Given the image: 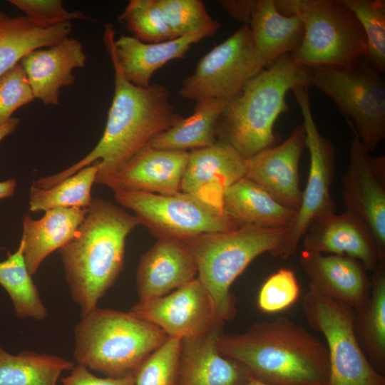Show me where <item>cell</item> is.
Returning a JSON list of instances; mask_svg holds the SVG:
<instances>
[{
    "label": "cell",
    "mask_w": 385,
    "mask_h": 385,
    "mask_svg": "<svg viewBox=\"0 0 385 385\" xmlns=\"http://www.w3.org/2000/svg\"><path fill=\"white\" fill-rule=\"evenodd\" d=\"M137 218L109 200L96 197L76 235L59 253L73 300L84 315L114 284L123 268L125 241Z\"/></svg>",
    "instance_id": "cell-3"
},
{
    "label": "cell",
    "mask_w": 385,
    "mask_h": 385,
    "mask_svg": "<svg viewBox=\"0 0 385 385\" xmlns=\"http://www.w3.org/2000/svg\"><path fill=\"white\" fill-rule=\"evenodd\" d=\"M98 170L99 163L96 162L51 188L44 189L32 185L29 195L30 210L45 212L56 208H88L93 200L91 188Z\"/></svg>",
    "instance_id": "cell-32"
},
{
    "label": "cell",
    "mask_w": 385,
    "mask_h": 385,
    "mask_svg": "<svg viewBox=\"0 0 385 385\" xmlns=\"http://www.w3.org/2000/svg\"><path fill=\"white\" fill-rule=\"evenodd\" d=\"M292 91L302 115L310 164L300 205L285 232L284 259L295 253L303 236L316 220L334 213L335 209L330 191L335 168L334 146L321 134L315 123L307 88L297 86Z\"/></svg>",
    "instance_id": "cell-12"
},
{
    "label": "cell",
    "mask_w": 385,
    "mask_h": 385,
    "mask_svg": "<svg viewBox=\"0 0 385 385\" xmlns=\"http://www.w3.org/2000/svg\"><path fill=\"white\" fill-rule=\"evenodd\" d=\"M278 11L297 15L304 26L299 48L290 54L302 66H345L366 57L359 21L341 0H277Z\"/></svg>",
    "instance_id": "cell-7"
},
{
    "label": "cell",
    "mask_w": 385,
    "mask_h": 385,
    "mask_svg": "<svg viewBox=\"0 0 385 385\" xmlns=\"http://www.w3.org/2000/svg\"><path fill=\"white\" fill-rule=\"evenodd\" d=\"M20 120L17 118H11L0 127V142L8 135L14 132L18 127Z\"/></svg>",
    "instance_id": "cell-43"
},
{
    "label": "cell",
    "mask_w": 385,
    "mask_h": 385,
    "mask_svg": "<svg viewBox=\"0 0 385 385\" xmlns=\"http://www.w3.org/2000/svg\"><path fill=\"white\" fill-rule=\"evenodd\" d=\"M82 43L67 37L56 44L34 50L21 61L35 98L45 105H58L60 91L74 84L73 71L84 67Z\"/></svg>",
    "instance_id": "cell-23"
},
{
    "label": "cell",
    "mask_w": 385,
    "mask_h": 385,
    "mask_svg": "<svg viewBox=\"0 0 385 385\" xmlns=\"http://www.w3.org/2000/svg\"><path fill=\"white\" fill-rule=\"evenodd\" d=\"M106 49L114 69V95L103 135L80 160L58 173L38 178L33 182L34 186L51 188L98 160L96 183H101L183 118L170 103L165 87L132 83L124 76L113 53Z\"/></svg>",
    "instance_id": "cell-1"
},
{
    "label": "cell",
    "mask_w": 385,
    "mask_h": 385,
    "mask_svg": "<svg viewBox=\"0 0 385 385\" xmlns=\"http://www.w3.org/2000/svg\"><path fill=\"white\" fill-rule=\"evenodd\" d=\"M71 22L43 26L26 16L0 23V76L31 51L52 46L69 36Z\"/></svg>",
    "instance_id": "cell-27"
},
{
    "label": "cell",
    "mask_w": 385,
    "mask_h": 385,
    "mask_svg": "<svg viewBox=\"0 0 385 385\" xmlns=\"http://www.w3.org/2000/svg\"><path fill=\"white\" fill-rule=\"evenodd\" d=\"M287 228L243 225L236 230L187 238L197 266V279L212 299L217 317L225 322L237 314L230 287L248 265L269 252L284 259Z\"/></svg>",
    "instance_id": "cell-6"
},
{
    "label": "cell",
    "mask_w": 385,
    "mask_h": 385,
    "mask_svg": "<svg viewBox=\"0 0 385 385\" xmlns=\"http://www.w3.org/2000/svg\"><path fill=\"white\" fill-rule=\"evenodd\" d=\"M266 68L254 46L249 25L244 24L198 61L185 78L180 96L196 102L231 101Z\"/></svg>",
    "instance_id": "cell-11"
},
{
    "label": "cell",
    "mask_w": 385,
    "mask_h": 385,
    "mask_svg": "<svg viewBox=\"0 0 385 385\" xmlns=\"http://www.w3.org/2000/svg\"><path fill=\"white\" fill-rule=\"evenodd\" d=\"M217 347L269 385H325L328 380L326 344L287 317L257 322L242 333L223 332Z\"/></svg>",
    "instance_id": "cell-2"
},
{
    "label": "cell",
    "mask_w": 385,
    "mask_h": 385,
    "mask_svg": "<svg viewBox=\"0 0 385 385\" xmlns=\"http://www.w3.org/2000/svg\"><path fill=\"white\" fill-rule=\"evenodd\" d=\"M174 38L188 34L210 21L201 0H157Z\"/></svg>",
    "instance_id": "cell-37"
},
{
    "label": "cell",
    "mask_w": 385,
    "mask_h": 385,
    "mask_svg": "<svg viewBox=\"0 0 385 385\" xmlns=\"http://www.w3.org/2000/svg\"><path fill=\"white\" fill-rule=\"evenodd\" d=\"M230 101L209 99L195 103L194 113L155 136L149 145L162 150L187 151L217 141L220 117Z\"/></svg>",
    "instance_id": "cell-28"
},
{
    "label": "cell",
    "mask_w": 385,
    "mask_h": 385,
    "mask_svg": "<svg viewBox=\"0 0 385 385\" xmlns=\"http://www.w3.org/2000/svg\"><path fill=\"white\" fill-rule=\"evenodd\" d=\"M135 374L133 372L118 378L98 377L86 366L77 364L61 381L62 385H135Z\"/></svg>",
    "instance_id": "cell-40"
},
{
    "label": "cell",
    "mask_w": 385,
    "mask_h": 385,
    "mask_svg": "<svg viewBox=\"0 0 385 385\" xmlns=\"http://www.w3.org/2000/svg\"><path fill=\"white\" fill-rule=\"evenodd\" d=\"M7 17L8 16L4 12L0 11V23Z\"/></svg>",
    "instance_id": "cell-45"
},
{
    "label": "cell",
    "mask_w": 385,
    "mask_h": 385,
    "mask_svg": "<svg viewBox=\"0 0 385 385\" xmlns=\"http://www.w3.org/2000/svg\"><path fill=\"white\" fill-rule=\"evenodd\" d=\"M257 0H222L220 4L234 19L249 25Z\"/></svg>",
    "instance_id": "cell-41"
},
{
    "label": "cell",
    "mask_w": 385,
    "mask_h": 385,
    "mask_svg": "<svg viewBox=\"0 0 385 385\" xmlns=\"http://www.w3.org/2000/svg\"><path fill=\"white\" fill-rule=\"evenodd\" d=\"M168 335L158 327L130 312L98 307L82 315L74 328V357L83 365L107 377L136 372Z\"/></svg>",
    "instance_id": "cell-5"
},
{
    "label": "cell",
    "mask_w": 385,
    "mask_h": 385,
    "mask_svg": "<svg viewBox=\"0 0 385 385\" xmlns=\"http://www.w3.org/2000/svg\"><path fill=\"white\" fill-rule=\"evenodd\" d=\"M255 49L266 68L301 46L304 26L297 15H284L274 0H257L249 24Z\"/></svg>",
    "instance_id": "cell-25"
},
{
    "label": "cell",
    "mask_w": 385,
    "mask_h": 385,
    "mask_svg": "<svg viewBox=\"0 0 385 385\" xmlns=\"http://www.w3.org/2000/svg\"><path fill=\"white\" fill-rule=\"evenodd\" d=\"M16 182L14 179H9L0 182V199L11 197L16 190Z\"/></svg>",
    "instance_id": "cell-42"
},
{
    "label": "cell",
    "mask_w": 385,
    "mask_h": 385,
    "mask_svg": "<svg viewBox=\"0 0 385 385\" xmlns=\"http://www.w3.org/2000/svg\"><path fill=\"white\" fill-rule=\"evenodd\" d=\"M74 366L48 354L25 351L13 355L0 345V385H57L61 373Z\"/></svg>",
    "instance_id": "cell-30"
},
{
    "label": "cell",
    "mask_w": 385,
    "mask_h": 385,
    "mask_svg": "<svg viewBox=\"0 0 385 385\" xmlns=\"http://www.w3.org/2000/svg\"><path fill=\"white\" fill-rule=\"evenodd\" d=\"M87 212L88 208H56L45 211L44 215L38 220L29 215L24 217L20 242L25 263L31 275L48 256L72 240Z\"/></svg>",
    "instance_id": "cell-24"
},
{
    "label": "cell",
    "mask_w": 385,
    "mask_h": 385,
    "mask_svg": "<svg viewBox=\"0 0 385 385\" xmlns=\"http://www.w3.org/2000/svg\"><path fill=\"white\" fill-rule=\"evenodd\" d=\"M354 15L364 33L367 61L381 74L385 71V1L341 0Z\"/></svg>",
    "instance_id": "cell-33"
},
{
    "label": "cell",
    "mask_w": 385,
    "mask_h": 385,
    "mask_svg": "<svg viewBox=\"0 0 385 385\" xmlns=\"http://www.w3.org/2000/svg\"><path fill=\"white\" fill-rule=\"evenodd\" d=\"M309 86L310 68L297 63L290 54L282 56L230 101L219 119L217 140L229 144L245 159L274 145V123L289 111L287 93Z\"/></svg>",
    "instance_id": "cell-4"
},
{
    "label": "cell",
    "mask_w": 385,
    "mask_h": 385,
    "mask_svg": "<svg viewBox=\"0 0 385 385\" xmlns=\"http://www.w3.org/2000/svg\"><path fill=\"white\" fill-rule=\"evenodd\" d=\"M223 326L220 323L205 334L182 339L178 385H243L252 378L245 366L218 351Z\"/></svg>",
    "instance_id": "cell-22"
},
{
    "label": "cell",
    "mask_w": 385,
    "mask_h": 385,
    "mask_svg": "<svg viewBox=\"0 0 385 385\" xmlns=\"http://www.w3.org/2000/svg\"><path fill=\"white\" fill-rule=\"evenodd\" d=\"M304 250L346 256L373 271L385 260L364 220L351 211L332 213L316 220L303 236Z\"/></svg>",
    "instance_id": "cell-17"
},
{
    "label": "cell",
    "mask_w": 385,
    "mask_h": 385,
    "mask_svg": "<svg viewBox=\"0 0 385 385\" xmlns=\"http://www.w3.org/2000/svg\"><path fill=\"white\" fill-rule=\"evenodd\" d=\"M358 341L373 367L385 373V260L373 270L366 302L354 310Z\"/></svg>",
    "instance_id": "cell-29"
},
{
    "label": "cell",
    "mask_w": 385,
    "mask_h": 385,
    "mask_svg": "<svg viewBox=\"0 0 385 385\" xmlns=\"http://www.w3.org/2000/svg\"><path fill=\"white\" fill-rule=\"evenodd\" d=\"M181 339L205 334L223 322L218 319L211 296L195 278L165 296L138 302L129 311Z\"/></svg>",
    "instance_id": "cell-14"
},
{
    "label": "cell",
    "mask_w": 385,
    "mask_h": 385,
    "mask_svg": "<svg viewBox=\"0 0 385 385\" xmlns=\"http://www.w3.org/2000/svg\"><path fill=\"white\" fill-rule=\"evenodd\" d=\"M0 285L9 295L19 319H44L48 311L25 263L23 245L0 262Z\"/></svg>",
    "instance_id": "cell-31"
},
{
    "label": "cell",
    "mask_w": 385,
    "mask_h": 385,
    "mask_svg": "<svg viewBox=\"0 0 385 385\" xmlns=\"http://www.w3.org/2000/svg\"><path fill=\"white\" fill-rule=\"evenodd\" d=\"M118 21L125 24L134 37L145 43L175 38L157 0L130 1Z\"/></svg>",
    "instance_id": "cell-34"
},
{
    "label": "cell",
    "mask_w": 385,
    "mask_h": 385,
    "mask_svg": "<svg viewBox=\"0 0 385 385\" xmlns=\"http://www.w3.org/2000/svg\"><path fill=\"white\" fill-rule=\"evenodd\" d=\"M245 173L246 159L229 144L217 140L189 152L181 191L223 209L225 190Z\"/></svg>",
    "instance_id": "cell-19"
},
{
    "label": "cell",
    "mask_w": 385,
    "mask_h": 385,
    "mask_svg": "<svg viewBox=\"0 0 385 385\" xmlns=\"http://www.w3.org/2000/svg\"><path fill=\"white\" fill-rule=\"evenodd\" d=\"M300 287L294 272L280 268L262 285L257 297L259 309L267 314L282 312L299 299Z\"/></svg>",
    "instance_id": "cell-36"
},
{
    "label": "cell",
    "mask_w": 385,
    "mask_h": 385,
    "mask_svg": "<svg viewBox=\"0 0 385 385\" xmlns=\"http://www.w3.org/2000/svg\"><path fill=\"white\" fill-rule=\"evenodd\" d=\"M353 137L349 165L342 177V199L371 230L379 252L385 258V157L372 156L346 119Z\"/></svg>",
    "instance_id": "cell-13"
},
{
    "label": "cell",
    "mask_w": 385,
    "mask_h": 385,
    "mask_svg": "<svg viewBox=\"0 0 385 385\" xmlns=\"http://www.w3.org/2000/svg\"><path fill=\"white\" fill-rule=\"evenodd\" d=\"M243 385H269V384L262 382L252 377Z\"/></svg>",
    "instance_id": "cell-44"
},
{
    "label": "cell",
    "mask_w": 385,
    "mask_h": 385,
    "mask_svg": "<svg viewBox=\"0 0 385 385\" xmlns=\"http://www.w3.org/2000/svg\"><path fill=\"white\" fill-rule=\"evenodd\" d=\"M302 310L309 327L326 341L329 374L325 385H385L364 354L356 334L354 310L309 285Z\"/></svg>",
    "instance_id": "cell-10"
},
{
    "label": "cell",
    "mask_w": 385,
    "mask_h": 385,
    "mask_svg": "<svg viewBox=\"0 0 385 385\" xmlns=\"http://www.w3.org/2000/svg\"><path fill=\"white\" fill-rule=\"evenodd\" d=\"M181 341L168 337L136 371L135 385H178Z\"/></svg>",
    "instance_id": "cell-35"
},
{
    "label": "cell",
    "mask_w": 385,
    "mask_h": 385,
    "mask_svg": "<svg viewBox=\"0 0 385 385\" xmlns=\"http://www.w3.org/2000/svg\"><path fill=\"white\" fill-rule=\"evenodd\" d=\"M299 262L309 278V285L354 310L368 299L371 279L359 260L342 255L301 252Z\"/></svg>",
    "instance_id": "cell-21"
},
{
    "label": "cell",
    "mask_w": 385,
    "mask_h": 385,
    "mask_svg": "<svg viewBox=\"0 0 385 385\" xmlns=\"http://www.w3.org/2000/svg\"><path fill=\"white\" fill-rule=\"evenodd\" d=\"M114 197L122 207L132 210L139 225L158 239L185 240L243 226L222 208L182 191L160 195L119 190L114 191Z\"/></svg>",
    "instance_id": "cell-9"
},
{
    "label": "cell",
    "mask_w": 385,
    "mask_h": 385,
    "mask_svg": "<svg viewBox=\"0 0 385 385\" xmlns=\"http://www.w3.org/2000/svg\"><path fill=\"white\" fill-rule=\"evenodd\" d=\"M306 146L303 124L298 125L282 143L246 159L245 178L255 182L284 205L297 210L302 192L299 163Z\"/></svg>",
    "instance_id": "cell-16"
},
{
    "label": "cell",
    "mask_w": 385,
    "mask_h": 385,
    "mask_svg": "<svg viewBox=\"0 0 385 385\" xmlns=\"http://www.w3.org/2000/svg\"><path fill=\"white\" fill-rule=\"evenodd\" d=\"M189 152L146 145L101 184L113 191L130 190L160 195L181 191Z\"/></svg>",
    "instance_id": "cell-18"
},
{
    "label": "cell",
    "mask_w": 385,
    "mask_h": 385,
    "mask_svg": "<svg viewBox=\"0 0 385 385\" xmlns=\"http://www.w3.org/2000/svg\"><path fill=\"white\" fill-rule=\"evenodd\" d=\"M26 74L18 63L0 76V127L19 108L34 100Z\"/></svg>",
    "instance_id": "cell-38"
},
{
    "label": "cell",
    "mask_w": 385,
    "mask_h": 385,
    "mask_svg": "<svg viewBox=\"0 0 385 385\" xmlns=\"http://www.w3.org/2000/svg\"><path fill=\"white\" fill-rule=\"evenodd\" d=\"M220 27V23L212 19L188 34L148 43L125 35L115 40L113 26L106 24L103 38L106 48L113 53L127 80L136 86L148 87L158 69L170 61L184 58L191 46L214 36Z\"/></svg>",
    "instance_id": "cell-15"
},
{
    "label": "cell",
    "mask_w": 385,
    "mask_h": 385,
    "mask_svg": "<svg viewBox=\"0 0 385 385\" xmlns=\"http://www.w3.org/2000/svg\"><path fill=\"white\" fill-rule=\"evenodd\" d=\"M222 207L242 225L271 228H288L296 214L245 177L225 190Z\"/></svg>",
    "instance_id": "cell-26"
},
{
    "label": "cell",
    "mask_w": 385,
    "mask_h": 385,
    "mask_svg": "<svg viewBox=\"0 0 385 385\" xmlns=\"http://www.w3.org/2000/svg\"><path fill=\"white\" fill-rule=\"evenodd\" d=\"M197 266L183 240L160 238L141 257L136 270L138 302L169 294L195 279Z\"/></svg>",
    "instance_id": "cell-20"
},
{
    "label": "cell",
    "mask_w": 385,
    "mask_h": 385,
    "mask_svg": "<svg viewBox=\"0 0 385 385\" xmlns=\"http://www.w3.org/2000/svg\"><path fill=\"white\" fill-rule=\"evenodd\" d=\"M310 68V84L329 96L371 152L385 138V81L364 57Z\"/></svg>",
    "instance_id": "cell-8"
},
{
    "label": "cell",
    "mask_w": 385,
    "mask_h": 385,
    "mask_svg": "<svg viewBox=\"0 0 385 385\" xmlns=\"http://www.w3.org/2000/svg\"><path fill=\"white\" fill-rule=\"evenodd\" d=\"M9 3L22 11L25 16L37 24L48 27L72 20L89 19L81 11H68L61 0H9Z\"/></svg>",
    "instance_id": "cell-39"
}]
</instances>
